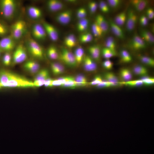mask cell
<instances>
[{
  "label": "cell",
  "mask_w": 154,
  "mask_h": 154,
  "mask_svg": "<svg viewBox=\"0 0 154 154\" xmlns=\"http://www.w3.org/2000/svg\"><path fill=\"white\" fill-rule=\"evenodd\" d=\"M19 6L18 1L15 0H3L0 1V10L6 19H13L16 15Z\"/></svg>",
  "instance_id": "cell-1"
},
{
  "label": "cell",
  "mask_w": 154,
  "mask_h": 154,
  "mask_svg": "<svg viewBox=\"0 0 154 154\" xmlns=\"http://www.w3.org/2000/svg\"><path fill=\"white\" fill-rule=\"evenodd\" d=\"M4 87L28 88L34 86L33 82L24 77L11 72L9 80Z\"/></svg>",
  "instance_id": "cell-2"
},
{
  "label": "cell",
  "mask_w": 154,
  "mask_h": 154,
  "mask_svg": "<svg viewBox=\"0 0 154 154\" xmlns=\"http://www.w3.org/2000/svg\"><path fill=\"white\" fill-rule=\"evenodd\" d=\"M25 45L27 52L33 58L38 60L43 58V48L37 41L32 38H29L27 40Z\"/></svg>",
  "instance_id": "cell-3"
},
{
  "label": "cell",
  "mask_w": 154,
  "mask_h": 154,
  "mask_svg": "<svg viewBox=\"0 0 154 154\" xmlns=\"http://www.w3.org/2000/svg\"><path fill=\"white\" fill-rule=\"evenodd\" d=\"M27 28L25 22L22 20L17 21L11 27V36L16 41L19 40L26 33Z\"/></svg>",
  "instance_id": "cell-4"
},
{
  "label": "cell",
  "mask_w": 154,
  "mask_h": 154,
  "mask_svg": "<svg viewBox=\"0 0 154 154\" xmlns=\"http://www.w3.org/2000/svg\"><path fill=\"white\" fill-rule=\"evenodd\" d=\"M27 52L25 45L20 44L17 46L12 55V64L15 65L25 62L27 58Z\"/></svg>",
  "instance_id": "cell-5"
},
{
  "label": "cell",
  "mask_w": 154,
  "mask_h": 154,
  "mask_svg": "<svg viewBox=\"0 0 154 154\" xmlns=\"http://www.w3.org/2000/svg\"><path fill=\"white\" fill-rule=\"evenodd\" d=\"M59 57L62 61L69 67H74L77 65L74 54L66 48L62 49Z\"/></svg>",
  "instance_id": "cell-6"
},
{
  "label": "cell",
  "mask_w": 154,
  "mask_h": 154,
  "mask_svg": "<svg viewBox=\"0 0 154 154\" xmlns=\"http://www.w3.org/2000/svg\"><path fill=\"white\" fill-rule=\"evenodd\" d=\"M31 34L33 38L37 41L44 40L47 35L42 25L39 23H35L33 25Z\"/></svg>",
  "instance_id": "cell-7"
},
{
  "label": "cell",
  "mask_w": 154,
  "mask_h": 154,
  "mask_svg": "<svg viewBox=\"0 0 154 154\" xmlns=\"http://www.w3.org/2000/svg\"><path fill=\"white\" fill-rule=\"evenodd\" d=\"M16 41L10 36L6 37L0 40V49L6 52H11L16 46Z\"/></svg>",
  "instance_id": "cell-8"
},
{
  "label": "cell",
  "mask_w": 154,
  "mask_h": 154,
  "mask_svg": "<svg viewBox=\"0 0 154 154\" xmlns=\"http://www.w3.org/2000/svg\"><path fill=\"white\" fill-rule=\"evenodd\" d=\"M137 19V16L134 11L132 9H129L127 15L125 22L126 29L128 31L130 32L133 30Z\"/></svg>",
  "instance_id": "cell-9"
},
{
  "label": "cell",
  "mask_w": 154,
  "mask_h": 154,
  "mask_svg": "<svg viewBox=\"0 0 154 154\" xmlns=\"http://www.w3.org/2000/svg\"><path fill=\"white\" fill-rule=\"evenodd\" d=\"M24 69L31 74H36L40 70V65L37 61L29 60L24 62L23 65Z\"/></svg>",
  "instance_id": "cell-10"
},
{
  "label": "cell",
  "mask_w": 154,
  "mask_h": 154,
  "mask_svg": "<svg viewBox=\"0 0 154 154\" xmlns=\"http://www.w3.org/2000/svg\"><path fill=\"white\" fill-rule=\"evenodd\" d=\"M47 35L51 40L54 42L57 41L59 38L58 32L55 27L50 23L44 22L42 23Z\"/></svg>",
  "instance_id": "cell-11"
},
{
  "label": "cell",
  "mask_w": 154,
  "mask_h": 154,
  "mask_svg": "<svg viewBox=\"0 0 154 154\" xmlns=\"http://www.w3.org/2000/svg\"><path fill=\"white\" fill-rule=\"evenodd\" d=\"M72 17V12L70 10H67L58 13L55 18L56 21L58 23L66 25L70 22Z\"/></svg>",
  "instance_id": "cell-12"
},
{
  "label": "cell",
  "mask_w": 154,
  "mask_h": 154,
  "mask_svg": "<svg viewBox=\"0 0 154 154\" xmlns=\"http://www.w3.org/2000/svg\"><path fill=\"white\" fill-rule=\"evenodd\" d=\"M129 45L133 49L138 50L146 47V43L141 37L137 35H135L131 40Z\"/></svg>",
  "instance_id": "cell-13"
},
{
  "label": "cell",
  "mask_w": 154,
  "mask_h": 154,
  "mask_svg": "<svg viewBox=\"0 0 154 154\" xmlns=\"http://www.w3.org/2000/svg\"><path fill=\"white\" fill-rule=\"evenodd\" d=\"M27 13L29 17L31 19L36 20L40 19L42 16L41 9L35 6H29L27 9Z\"/></svg>",
  "instance_id": "cell-14"
},
{
  "label": "cell",
  "mask_w": 154,
  "mask_h": 154,
  "mask_svg": "<svg viewBox=\"0 0 154 154\" xmlns=\"http://www.w3.org/2000/svg\"><path fill=\"white\" fill-rule=\"evenodd\" d=\"M95 22L102 30L103 33H108L110 26L108 22L105 17L101 14H98L96 17Z\"/></svg>",
  "instance_id": "cell-15"
},
{
  "label": "cell",
  "mask_w": 154,
  "mask_h": 154,
  "mask_svg": "<svg viewBox=\"0 0 154 154\" xmlns=\"http://www.w3.org/2000/svg\"><path fill=\"white\" fill-rule=\"evenodd\" d=\"M46 6L50 11L55 12L62 9L64 4L61 1L59 0H50L47 1Z\"/></svg>",
  "instance_id": "cell-16"
},
{
  "label": "cell",
  "mask_w": 154,
  "mask_h": 154,
  "mask_svg": "<svg viewBox=\"0 0 154 154\" xmlns=\"http://www.w3.org/2000/svg\"><path fill=\"white\" fill-rule=\"evenodd\" d=\"M108 22L110 27L114 35L120 39H124V33L120 27L116 24L112 20H110Z\"/></svg>",
  "instance_id": "cell-17"
},
{
  "label": "cell",
  "mask_w": 154,
  "mask_h": 154,
  "mask_svg": "<svg viewBox=\"0 0 154 154\" xmlns=\"http://www.w3.org/2000/svg\"><path fill=\"white\" fill-rule=\"evenodd\" d=\"M83 66L84 70L88 72H93L97 68L95 62L91 57L88 56L85 57L83 61Z\"/></svg>",
  "instance_id": "cell-18"
},
{
  "label": "cell",
  "mask_w": 154,
  "mask_h": 154,
  "mask_svg": "<svg viewBox=\"0 0 154 154\" xmlns=\"http://www.w3.org/2000/svg\"><path fill=\"white\" fill-rule=\"evenodd\" d=\"M140 37L146 43L153 44L154 43L153 35L149 31L146 30H141L140 32Z\"/></svg>",
  "instance_id": "cell-19"
},
{
  "label": "cell",
  "mask_w": 154,
  "mask_h": 154,
  "mask_svg": "<svg viewBox=\"0 0 154 154\" xmlns=\"http://www.w3.org/2000/svg\"><path fill=\"white\" fill-rule=\"evenodd\" d=\"M131 3L135 9L140 12L145 8L148 3V2L145 0H135L132 1Z\"/></svg>",
  "instance_id": "cell-20"
},
{
  "label": "cell",
  "mask_w": 154,
  "mask_h": 154,
  "mask_svg": "<svg viewBox=\"0 0 154 154\" xmlns=\"http://www.w3.org/2000/svg\"><path fill=\"white\" fill-rule=\"evenodd\" d=\"M11 72L5 69L0 70V83L2 85L3 87L8 82Z\"/></svg>",
  "instance_id": "cell-21"
},
{
  "label": "cell",
  "mask_w": 154,
  "mask_h": 154,
  "mask_svg": "<svg viewBox=\"0 0 154 154\" xmlns=\"http://www.w3.org/2000/svg\"><path fill=\"white\" fill-rule=\"evenodd\" d=\"M49 78V74L48 70L46 69H43L39 70L36 74L34 81H45Z\"/></svg>",
  "instance_id": "cell-22"
},
{
  "label": "cell",
  "mask_w": 154,
  "mask_h": 154,
  "mask_svg": "<svg viewBox=\"0 0 154 154\" xmlns=\"http://www.w3.org/2000/svg\"><path fill=\"white\" fill-rule=\"evenodd\" d=\"M88 52L93 59L98 60L100 57L101 50L100 47L97 45L90 46L88 49Z\"/></svg>",
  "instance_id": "cell-23"
},
{
  "label": "cell",
  "mask_w": 154,
  "mask_h": 154,
  "mask_svg": "<svg viewBox=\"0 0 154 154\" xmlns=\"http://www.w3.org/2000/svg\"><path fill=\"white\" fill-rule=\"evenodd\" d=\"M127 14L125 11L120 13L117 14L114 19V23L119 27L122 26L125 23Z\"/></svg>",
  "instance_id": "cell-24"
},
{
  "label": "cell",
  "mask_w": 154,
  "mask_h": 154,
  "mask_svg": "<svg viewBox=\"0 0 154 154\" xmlns=\"http://www.w3.org/2000/svg\"><path fill=\"white\" fill-rule=\"evenodd\" d=\"M104 77L106 81L112 83L114 86L120 84L117 78L112 72L106 73L105 74Z\"/></svg>",
  "instance_id": "cell-25"
},
{
  "label": "cell",
  "mask_w": 154,
  "mask_h": 154,
  "mask_svg": "<svg viewBox=\"0 0 154 154\" xmlns=\"http://www.w3.org/2000/svg\"><path fill=\"white\" fill-rule=\"evenodd\" d=\"M47 54L48 57L51 59L55 60L57 59L59 57L57 50L56 48L54 46H51L48 48Z\"/></svg>",
  "instance_id": "cell-26"
},
{
  "label": "cell",
  "mask_w": 154,
  "mask_h": 154,
  "mask_svg": "<svg viewBox=\"0 0 154 154\" xmlns=\"http://www.w3.org/2000/svg\"><path fill=\"white\" fill-rule=\"evenodd\" d=\"M84 54V50L81 47L76 48L74 54L77 64H80L83 60Z\"/></svg>",
  "instance_id": "cell-27"
},
{
  "label": "cell",
  "mask_w": 154,
  "mask_h": 154,
  "mask_svg": "<svg viewBox=\"0 0 154 154\" xmlns=\"http://www.w3.org/2000/svg\"><path fill=\"white\" fill-rule=\"evenodd\" d=\"M133 71L135 75L143 77L146 76L148 73L147 69L144 66L139 65L135 66Z\"/></svg>",
  "instance_id": "cell-28"
},
{
  "label": "cell",
  "mask_w": 154,
  "mask_h": 154,
  "mask_svg": "<svg viewBox=\"0 0 154 154\" xmlns=\"http://www.w3.org/2000/svg\"><path fill=\"white\" fill-rule=\"evenodd\" d=\"M65 45L69 48L74 47L76 44V38L74 35L70 34L67 36L64 40Z\"/></svg>",
  "instance_id": "cell-29"
},
{
  "label": "cell",
  "mask_w": 154,
  "mask_h": 154,
  "mask_svg": "<svg viewBox=\"0 0 154 154\" xmlns=\"http://www.w3.org/2000/svg\"><path fill=\"white\" fill-rule=\"evenodd\" d=\"M120 76L124 81L127 82L131 80L132 75L131 71L128 69L123 68L120 72Z\"/></svg>",
  "instance_id": "cell-30"
},
{
  "label": "cell",
  "mask_w": 154,
  "mask_h": 154,
  "mask_svg": "<svg viewBox=\"0 0 154 154\" xmlns=\"http://www.w3.org/2000/svg\"><path fill=\"white\" fill-rule=\"evenodd\" d=\"M89 21L88 19L85 18L79 19L77 24V29L78 31L83 32L88 27Z\"/></svg>",
  "instance_id": "cell-31"
},
{
  "label": "cell",
  "mask_w": 154,
  "mask_h": 154,
  "mask_svg": "<svg viewBox=\"0 0 154 154\" xmlns=\"http://www.w3.org/2000/svg\"><path fill=\"white\" fill-rule=\"evenodd\" d=\"M102 53L104 58L108 59L116 55V50H114L105 47L102 50Z\"/></svg>",
  "instance_id": "cell-32"
},
{
  "label": "cell",
  "mask_w": 154,
  "mask_h": 154,
  "mask_svg": "<svg viewBox=\"0 0 154 154\" xmlns=\"http://www.w3.org/2000/svg\"><path fill=\"white\" fill-rule=\"evenodd\" d=\"M120 55L121 60L123 62L128 63L132 60V58L131 55L126 50H123L121 51Z\"/></svg>",
  "instance_id": "cell-33"
},
{
  "label": "cell",
  "mask_w": 154,
  "mask_h": 154,
  "mask_svg": "<svg viewBox=\"0 0 154 154\" xmlns=\"http://www.w3.org/2000/svg\"><path fill=\"white\" fill-rule=\"evenodd\" d=\"M106 47L114 50H116V44L114 38L111 36L107 38L105 42Z\"/></svg>",
  "instance_id": "cell-34"
},
{
  "label": "cell",
  "mask_w": 154,
  "mask_h": 154,
  "mask_svg": "<svg viewBox=\"0 0 154 154\" xmlns=\"http://www.w3.org/2000/svg\"><path fill=\"white\" fill-rule=\"evenodd\" d=\"M91 29L93 35L95 37H100L103 33L102 29L95 22L92 24Z\"/></svg>",
  "instance_id": "cell-35"
},
{
  "label": "cell",
  "mask_w": 154,
  "mask_h": 154,
  "mask_svg": "<svg viewBox=\"0 0 154 154\" xmlns=\"http://www.w3.org/2000/svg\"><path fill=\"white\" fill-rule=\"evenodd\" d=\"M120 84L131 87L140 86L143 84V82L141 80L120 82Z\"/></svg>",
  "instance_id": "cell-36"
},
{
  "label": "cell",
  "mask_w": 154,
  "mask_h": 154,
  "mask_svg": "<svg viewBox=\"0 0 154 154\" xmlns=\"http://www.w3.org/2000/svg\"><path fill=\"white\" fill-rule=\"evenodd\" d=\"M139 59L141 62L144 64L152 67L154 66V60L153 58L145 56H141Z\"/></svg>",
  "instance_id": "cell-37"
},
{
  "label": "cell",
  "mask_w": 154,
  "mask_h": 154,
  "mask_svg": "<svg viewBox=\"0 0 154 154\" xmlns=\"http://www.w3.org/2000/svg\"><path fill=\"white\" fill-rule=\"evenodd\" d=\"M93 38L92 35L88 33L81 35L80 37V40L81 42L85 43L91 42Z\"/></svg>",
  "instance_id": "cell-38"
},
{
  "label": "cell",
  "mask_w": 154,
  "mask_h": 154,
  "mask_svg": "<svg viewBox=\"0 0 154 154\" xmlns=\"http://www.w3.org/2000/svg\"><path fill=\"white\" fill-rule=\"evenodd\" d=\"M3 62L6 66H9L12 64V56L10 52H6L3 57Z\"/></svg>",
  "instance_id": "cell-39"
},
{
  "label": "cell",
  "mask_w": 154,
  "mask_h": 154,
  "mask_svg": "<svg viewBox=\"0 0 154 154\" xmlns=\"http://www.w3.org/2000/svg\"><path fill=\"white\" fill-rule=\"evenodd\" d=\"M86 15L87 11L84 7L80 8L77 10L76 16L79 19L86 18Z\"/></svg>",
  "instance_id": "cell-40"
},
{
  "label": "cell",
  "mask_w": 154,
  "mask_h": 154,
  "mask_svg": "<svg viewBox=\"0 0 154 154\" xmlns=\"http://www.w3.org/2000/svg\"><path fill=\"white\" fill-rule=\"evenodd\" d=\"M74 80L76 82L80 84H84L85 86L87 84L86 78L82 75H79L77 76L74 78Z\"/></svg>",
  "instance_id": "cell-41"
},
{
  "label": "cell",
  "mask_w": 154,
  "mask_h": 154,
  "mask_svg": "<svg viewBox=\"0 0 154 154\" xmlns=\"http://www.w3.org/2000/svg\"><path fill=\"white\" fill-rule=\"evenodd\" d=\"M100 10L103 13H107L109 11V8L107 3L104 1H101L99 4Z\"/></svg>",
  "instance_id": "cell-42"
},
{
  "label": "cell",
  "mask_w": 154,
  "mask_h": 154,
  "mask_svg": "<svg viewBox=\"0 0 154 154\" xmlns=\"http://www.w3.org/2000/svg\"><path fill=\"white\" fill-rule=\"evenodd\" d=\"M145 76H144L141 79L142 81L143 84L146 86H150L154 84V78L149 77Z\"/></svg>",
  "instance_id": "cell-43"
},
{
  "label": "cell",
  "mask_w": 154,
  "mask_h": 154,
  "mask_svg": "<svg viewBox=\"0 0 154 154\" xmlns=\"http://www.w3.org/2000/svg\"><path fill=\"white\" fill-rule=\"evenodd\" d=\"M64 71V67L60 63L57 67L52 72L55 75H58L63 74Z\"/></svg>",
  "instance_id": "cell-44"
},
{
  "label": "cell",
  "mask_w": 154,
  "mask_h": 154,
  "mask_svg": "<svg viewBox=\"0 0 154 154\" xmlns=\"http://www.w3.org/2000/svg\"><path fill=\"white\" fill-rule=\"evenodd\" d=\"M99 88H108L114 86V85L111 83L107 81H102L99 84L96 85Z\"/></svg>",
  "instance_id": "cell-45"
},
{
  "label": "cell",
  "mask_w": 154,
  "mask_h": 154,
  "mask_svg": "<svg viewBox=\"0 0 154 154\" xmlns=\"http://www.w3.org/2000/svg\"><path fill=\"white\" fill-rule=\"evenodd\" d=\"M88 6L90 13L93 14L96 11L98 8V4L95 1H92L89 3Z\"/></svg>",
  "instance_id": "cell-46"
},
{
  "label": "cell",
  "mask_w": 154,
  "mask_h": 154,
  "mask_svg": "<svg viewBox=\"0 0 154 154\" xmlns=\"http://www.w3.org/2000/svg\"><path fill=\"white\" fill-rule=\"evenodd\" d=\"M108 5L112 8H116L120 5L121 1L119 0H108L107 1Z\"/></svg>",
  "instance_id": "cell-47"
},
{
  "label": "cell",
  "mask_w": 154,
  "mask_h": 154,
  "mask_svg": "<svg viewBox=\"0 0 154 154\" xmlns=\"http://www.w3.org/2000/svg\"><path fill=\"white\" fill-rule=\"evenodd\" d=\"M57 80L61 83L62 85L70 81L75 80L74 78L71 76L62 77L58 78Z\"/></svg>",
  "instance_id": "cell-48"
},
{
  "label": "cell",
  "mask_w": 154,
  "mask_h": 154,
  "mask_svg": "<svg viewBox=\"0 0 154 154\" xmlns=\"http://www.w3.org/2000/svg\"><path fill=\"white\" fill-rule=\"evenodd\" d=\"M102 65L106 69L110 70L112 69L113 64L111 60L109 59H107L103 62Z\"/></svg>",
  "instance_id": "cell-49"
},
{
  "label": "cell",
  "mask_w": 154,
  "mask_h": 154,
  "mask_svg": "<svg viewBox=\"0 0 154 154\" xmlns=\"http://www.w3.org/2000/svg\"><path fill=\"white\" fill-rule=\"evenodd\" d=\"M63 87L68 88H74L76 87V82L75 80L66 83L61 86Z\"/></svg>",
  "instance_id": "cell-50"
},
{
  "label": "cell",
  "mask_w": 154,
  "mask_h": 154,
  "mask_svg": "<svg viewBox=\"0 0 154 154\" xmlns=\"http://www.w3.org/2000/svg\"><path fill=\"white\" fill-rule=\"evenodd\" d=\"M148 19L146 16L144 15L141 16L139 19V22L141 25L143 26H146L148 23Z\"/></svg>",
  "instance_id": "cell-51"
},
{
  "label": "cell",
  "mask_w": 154,
  "mask_h": 154,
  "mask_svg": "<svg viewBox=\"0 0 154 154\" xmlns=\"http://www.w3.org/2000/svg\"><path fill=\"white\" fill-rule=\"evenodd\" d=\"M147 17L148 19L151 20L154 18V11L153 9L151 7L149 8L146 11Z\"/></svg>",
  "instance_id": "cell-52"
},
{
  "label": "cell",
  "mask_w": 154,
  "mask_h": 154,
  "mask_svg": "<svg viewBox=\"0 0 154 154\" xmlns=\"http://www.w3.org/2000/svg\"><path fill=\"white\" fill-rule=\"evenodd\" d=\"M103 80L101 77L99 76H96L90 84L91 85H97L101 83Z\"/></svg>",
  "instance_id": "cell-53"
},
{
  "label": "cell",
  "mask_w": 154,
  "mask_h": 154,
  "mask_svg": "<svg viewBox=\"0 0 154 154\" xmlns=\"http://www.w3.org/2000/svg\"><path fill=\"white\" fill-rule=\"evenodd\" d=\"M7 27L4 25L0 23V35L2 36L6 34L8 32Z\"/></svg>",
  "instance_id": "cell-54"
},
{
  "label": "cell",
  "mask_w": 154,
  "mask_h": 154,
  "mask_svg": "<svg viewBox=\"0 0 154 154\" xmlns=\"http://www.w3.org/2000/svg\"><path fill=\"white\" fill-rule=\"evenodd\" d=\"M53 80L49 78L45 80L44 85L46 87H53Z\"/></svg>",
  "instance_id": "cell-55"
},
{
  "label": "cell",
  "mask_w": 154,
  "mask_h": 154,
  "mask_svg": "<svg viewBox=\"0 0 154 154\" xmlns=\"http://www.w3.org/2000/svg\"><path fill=\"white\" fill-rule=\"evenodd\" d=\"M45 81H35L33 82L34 87H39L44 84Z\"/></svg>",
  "instance_id": "cell-56"
},
{
  "label": "cell",
  "mask_w": 154,
  "mask_h": 154,
  "mask_svg": "<svg viewBox=\"0 0 154 154\" xmlns=\"http://www.w3.org/2000/svg\"><path fill=\"white\" fill-rule=\"evenodd\" d=\"M53 86H61V83L57 80H53L52 82Z\"/></svg>",
  "instance_id": "cell-57"
},
{
  "label": "cell",
  "mask_w": 154,
  "mask_h": 154,
  "mask_svg": "<svg viewBox=\"0 0 154 154\" xmlns=\"http://www.w3.org/2000/svg\"><path fill=\"white\" fill-rule=\"evenodd\" d=\"M1 50L0 49V55H1Z\"/></svg>",
  "instance_id": "cell-58"
},
{
  "label": "cell",
  "mask_w": 154,
  "mask_h": 154,
  "mask_svg": "<svg viewBox=\"0 0 154 154\" xmlns=\"http://www.w3.org/2000/svg\"><path fill=\"white\" fill-rule=\"evenodd\" d=\"M2 87L0 86V89H1Z\"/></svg>",
  "instance_id": "cell-59"
}]
</instances>
